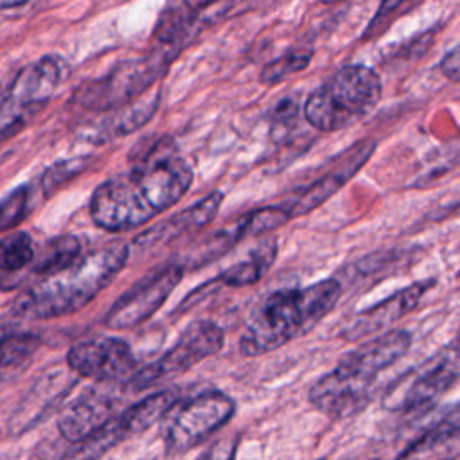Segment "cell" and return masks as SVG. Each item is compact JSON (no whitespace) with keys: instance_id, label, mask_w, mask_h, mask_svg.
Instances as JSON below:
<instances>
[{"instance_id":"cell-1","label":"cell","mask_w":460,"mask_h":460,"mask_svg":"<svg viewBox=\"0 0 460 460\" xmlns=\"http://www.w3.org/2000/svg\"><path fill=\"white\" fill-rule=\"evenodd\" d=\"M192 180V167L174 146L156 142L129 171L108 178L93 190L90 216L108 232L138 228L176 205Z\"/></svg>"},{"instance_id":"cell-2","label":"cell","mask_w":460,"mask_h":460,"mask_svg":"<svg viewBox=\"0 0 460 460\" xmlns=\"http://www.w3.org/2000/svg\"><path fill=\"white\" fill-rule=\"evenodd\" d=\"M343 293L336 279L305 288H284L268 295L252 313L239 340L244 356L271 352L311 331L334 309Z\"/></svg>"},{"instance_id":"cell-3","label":"cell","mask_w":460,"mask_h":460,"mask_svg":"<svg viewBox=\"0 0 460 460\" xmlns=\"http://www.w3.org/2000/svg\"><path fill=\"white\" fill-rule=\"evenodd\" d=\"M411 334L402 329L385 331L341 356L338 365L309 390V401L329 417L341 419L359 411L370 399L376 377L402 358Z\"/></svg>"},{"instance_id":"cell-4","label":"cell","mask_w":460,"mask_h":460,"mask_svg":"<svg viewBox=\"0 0 460 460\" xmlns=\"http://www.w3.org/2000/svg\"><path fill=\"white\" fill-rule=\"evenodd\" d=\"M128 259L129 248L124 243L97 248L23 291L14 300L13 311L25 318H56L75 313L119 275Z\"/></svg>"},{"instance_id":"cell-5","label":"cell","mask_w":460,"mask_h":460,"mask_svg":"<svg viewBox=\"0 0 460 460\" xmlns=\"http://www.w3.org/2000/svg\"><path fill=\"white\" fill-rule=\"evenodd\" d=\"M381 90V79L370 66L345 65L307 97L304 117L318 131L347 129L377 106Z\"/></svg>"},{"instance_id":"cell-6","label":"cell","mask_w":460,"mask_h":460,"mask_svg":"<svg viewBox=\"0 0 460 460\" xmlns=\"http://www.w3.org/2000/svg\"><path fill=\"white\" fill-rule=\"evenodd\" d=\"M172 59V56L155 47L140 58L124 59L104 77L84 84L79 101L90 110L122 108L153 86L165 74Z\"/></svg>"},{"instance_id":"cell-7","label":"cell","mask_w":460,"mask_h":460,"mask_svg":"<svg viewBox=\"0 0 460 460\" xmlns=\"http://www.w3.org/2000/svg\"><path fill=\"white\" fill-rule=\"evenodd\" d=\"M178 394L174 390L155 392L142 401L135 402L120 415L111 417L104 426L88 435L86 438L75 442L74 447L66 451L63 460H97L108 449L122 442L126 437L137 435L158 422L176 402Z\"/></svg>"},{"instance_id":"cell-8","label":"cell","mask_w":460,"mask_h":460,"mask_svg":"<svg viewBox=\"0 0 460 460\" xmlns=\"http://www.w3.org/2000/svg\"><path fill=\"white\" fill-rule=\"evenodd\" d=\"M223 329L210 320H196L180 334L176 343L167 349L155 363L135 372L131 377L133 388L140 390L155 383L176 377L203 359L217 354L223 349Z\"/></svg>"},{"instance_id":"cell-9","label":"cell","mask_w":460,"mask_h":460,"mask_svg":"<svg viewBox=\"0 0 460 460\" xmlns=\"http://www.w3.org/2000/svg\"><path fill=\"white\" fill-rule=\"evenodd\" d=\"M65 61L58 56H43L23 66L0 88V131L18 124L25 115L41 108L65 77Z\"/></svg>"},{"instance_id":"cell-10","label":"cell","mask_w":460,"mask_h":460,"mask_svg":"<svg viewBox=\"0 0 460 460\" xmlns=\"http://www.w3.org/2000/svg\"><path fill=\"white\" fill-rule=\"evenodd\" d=\"M183 273L180 262H171L144 275L110 307L104 318L106 327L120 331L147 322L180 284Z\"/></svg>"},{"instance_id":"cell-11","label":"cell","mask_w":460,"mask_h":460,"mask_svg":"<svg viewBox=\"0 0 460 460\" xmlns=\"http://www.w3.org/2000/svg\"><path fill=\"white\" fill-rule=\"evenodd\" d=\"M234 401L223 392H203L183 404L165 433L169 451L181 453L198 446L234 415Z\"/></svg>"},{"instance_id":"cell-12","label":"cell","mask_w":460,"mask_h":460,"mask_svg":"<svg viewBox=\"0 0 460 460\" xmlns=\"http://www.w3.org/2000/svg\"><path fill=\"white\" fill-rule=\"evenodd\" d=\"M66 363L79 376L101 383L126 379L137 370L129 343L115 336H97L72 345Z\"/></svg>"},{"instance_id":"cell-13","label":"cell","mask_w":460,"mask_h":460,"mask_svg":"<svg viewBox=\"0 0 460 460\" xmlns=\"http://www.w3.org/2000/svg\"><path fill=\"white\" fill-rule=\"evenodd\" d=\"M374 149V140L356 142L332 160L329 171L320 174L313 183L305 185V189H300L295 194H291L279 207L286 212L288 219L309 214L313 208L320 207L327 198L338 192L365 165Z\"/></svg>"},{"instance_id":"cell-14","label":"cell","mask_w":460,"mask_h":460,"mask_svg":"<svg viewBox=\"0 0 460 460\" xmlns=\"http://www.w3.org/2000/svg\"><path fill=\"white\" fill-rule=\"evenodd\" d=\"M232 4L174 2L167 4L158 16L153 32V47L176 58L180 50L217 14H226Z\"/></svg>"},{"instance_id":"cell-15","label":"cell","mask_w":460,"mask_h":460,"mask_svg":"<svg viewBox=\"0 0 460 460\" xmlns=\"http://www.w3.org/2000/svg\"><path fill=\"white\" fill-rule=\"evenodd\" d=\"M458 377V347L453 341L433 361L420 368L395 397L394 406L402 411H420L444 395Z\"/></svg>"},{"instance_id":"cell-16","label":"cell","mask_w":460,"mask_h":460,"mask_svg":"<svg viewBox=\"0 0 460 460\" xmlns=\"http://www.w3.org/2000/svg\"><path fill=\"white\" fill-rule=\"evenodd\" d=\"M433 284H435L433 279L413 282L404 289L392 293L388 298L377 302L376 305H370L368 309L361 311L341 331V338L347 341H358L374 332H379V334L385 332V329H388L394 322L401 320L404 314L413 311L422 300V296L431 289Z\"/></svg>"},{"instance_id":"cell-17","label":"cell","mask_w":460,"mask_h":460,"mask_svg":"<svg viewBox=\"0 0 460 460\" xmlns=\"http://www.w3.org/2000/svg\"><path fill=\"white\" fill-rule=\"evenodd\" d=\"M221 203H223V192L214 190L203 199L190 205L189 208L176 214L174 217H169L158 223L156 226L149 228L146 234H140L133 244L142 253V252L162 248L171 241H176L190 232L201 230L216 217Z\"/></svg>"},{"instance_id":"cell-18","label":"cell","mask_w":460,"mask_h":460,"mask_svg":"<svg viewBox=\"0 0 460 460\" xmlns=\"http://www.w3.org/2000/svg\"><path fill=\"white\" fill-rule=\"evenodd\" d=\"M115 404L117 399L111 394L90 390L63 410L58 419V428L65 438L75 444L115 417Z\"/></svg>"},{"instance_id":"cell-19","label":"cell","mask_w":460,"mask_h":460,"mask_svg":"<svg viewBox=\"0 0 460 460\" xmlns=\"http://www.w3.org/2000/svg\"><path fill=\"white\" fill-rule=\"evenodd\" d=\"M460 453V426L456 410L413 444H410L397 460H456Z\"/></svg>"},{"instance_id":"cell-20","label":"cell","mask_w":460,"mask_h":460,"mask_svg":"<svg viewBox=\"0 0 460 460\" xmlns=\"http://www.w3.org/2000/svg\"><path fill=\"white\" fill-rule=\"evenodd\" d=\"M158 104H160V93L155 92V93H149L146 99H137L122 108H117L115 115L106 117L102 124L97 126L95 138L111 140L138 129L153 117Z\"/></svg>"},{"instance_id":"cell-21","label":"cell","mask_w":460,"mask_h":460,"mask_svg":"<svg viewBox=\"0 0 460 460\" xmlns=\"http://www.w3.org/2000/svg\"><path fill=\"white\" fill-rule=\"evenodd\" d=\"M277 257V241L268 239L253 248L246 259H241L221 271L217 282L230 286V288H243L252 286L264 277V273L271 268Z\"/></svg>"},{"instance_id":"cell-22","label":"cell","mask_w":460,"mask_h":460,"mask_svg":"<svg viewBox=\"0 0 460 460\" xmlns=\"http://www.w3.org/2000/svg\"><path fill=\"white\" fill-rule=\"evenodd\" d=\"M81 253L79 239L74 235H61L47 243L41 253L32 259V273L38 275H54L77 261Z\"/></svg>"},{"instance_id":"cell-23","label":"cell","mask_w":460,"mask_h":460,"mask_svg":"<svg viewBox=\"0 0 460 460\" xmlns=\"http://www.w3.org/2000/svg\"><path fill=\"white\" fill-rule=\"evenodd\" d=\"M34 259V246L32 239L25 232H13L0 239V270L13 273Z\"/></svg>"},{"instance_id":"cell-24","label":"cell","mask_w":460,"mask_h":460,"mask_svg":"<svg viewBox=\"0 0 460 460\" xmlns=\"http://www.w3.org/2000/svg\"><path fill=\"white\" fill-rule=\"evenodd\" d=\"M311 56H313L311 50L288 52V54L266 63L261 70L259 81L262 84H277V83L284 81L288 75L305 70L311 63Z\"/></svg>"},{"instance_id":"cell-25","label":"cell","mask_w":460,"mask_h":460,"mask_svg":"<svg viewBox=\"0 0 460 460\" xmlns=\"http://www.w3.org/2000/svg\"><path fill=\"white\" fill-rule=\"evenodd\" d=\"M40 340L31 332L13 331L0 345V367H11L25 361L36 349Z\"/></svg>"},{"instance_id":"cell-26","label":"cell","mask_w":460,"mask_h":460,"mask_svg":"<svg viewBox=\"0 0 460 460\" xmlns=\"http://www.w3.org/2000/svg\"><path fill=\"white\" fill-rule=\"evenodd\" d=\"M29 189L25 185L14 189L5 199L0 201V232L16 226L27 212Z\"/></svg>"},{"instance_id":"cell-27","label":"cell","mask_w":460,"mask_h":460,"mask_svg":"<svg viewBox=\"0 0 460 460\" xmlns=\"http://www.w3.org/2000/svg\"><path fill=\"white\" fill-rule=\"evenodd\" d=\"M286 221H288V216L279 205L277 207H264V208H259V210L244 216L248 237L250 235H259V234L268 232V230H275V228L282 226Z\"/></svg>"},{"instance_id":"cell-28","label":"cell","mask_w":460,"mask_h":460,"mask_svg":"<svg viewBox=\"0 0 460 460\" xmlns=\"http://www.w3.org/2000/svg\"><path fill=\"white\" fill-rule=\"evenodd\" d=\"M84 167V160H65L54 164L43 176V190L47 196H50L59 185L68 181L72 176L79 174V171Z\"/></svg>"},{"instance_id":"cell-29","label":"cell","mask_w":460,"mask_h":460,"mask_svg":"<svg viewBox=\"0 0 460 460\" xmlns=\"http://www.w3.org/2000/svg\"><path fill=\"white\" fill-rule=\"evenodd\" d=\"M235 449L237 440L226 438L210 446L203 455L198 456V460H235Z\"/></svg>"},{"instance_id":"cell-30","label":"cell","mask_w":460,"mask_h":460,"mask_svg":"<svg viewBox=\"0 0 460 460\" xmlns=\"http://www.w3.org/2000/svg\"><path fill=\"white\" fill-rule=\"evenodd\" d=\"M440 70L444 72V75L447 79H451L453 83L458 81V47L455 45L440 61Z\"/></svg>"},{"instance_id":"cell-31","label":"cell","mask_w":460,"mask_h":460,"mask_svg":"<svg viewBox=\"0 0 460 460\" xmlns=\"http://www.w3.org/2000/svg\"><path fill=\"white\" fill-rule=\"evenodd\" d=\"M13 331H14V325H13L11 322L0 318V345H2V341H4Z\"/></svg>"},{"instance_id":"cell-32","label":"cell","mask_w":460,"mask_h":460,"mask_svg":"<svg viewBox=\"0 0 460 460\" xmlns=\"http://www.w3.org/2000/svg\"><path fill=\"white\" fill-rule=\"evenodd\" d=\"M20 5H23V4H0V9H11V7H20Z\"/></svg>"}]
</instances>
